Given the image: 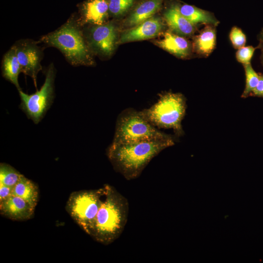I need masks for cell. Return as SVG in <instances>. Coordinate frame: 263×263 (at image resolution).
<instances>
[{"label":"cell","mask_w":263,"mask_h":263,"mask_svg":"<svg viewBox=\"0 0 263 263\" xmlns=\"http://www.w3.org/2000/svg\"><path fill=\"white\" fill-rule=\"evenodd\" d=\"M175 139L112 143L107 155L115 171L126 180L138 178L150 162L164 149L174 145Z\"/></svg>","instance_id":"cell-1"},{"label":"cell","mask_w":263,"mask_h":263,"mask_svg":"<svg viewBox=\"0 0 263 263\" xmlns=\"http://www.w3.org/2000/svg\"><path fill=\"white\" fill-rule=\"evenodd\" d=\"M101 206L90 236L96 242L109 245L121 235L127 223L128 199L113 187L105 184Z\"/></svg>","instance_id":"cell-2"},{"label":"cell","mask_w":263,"mask_h":263,"mask_svg":"<svg viewBox=\"0 0 263 263\" xmlns=\"http://www.w3.org/2000/svg\"><path fill=\"white\" fill-rule=\"evenodd\" d=\"M81 26L73 15L60 27L42 36L38 41L58 49L73 66L92 65L94 61Z\"/></svg>","instance_id":"cell-3"},{"label":"cell","mask_w":263,"mask_h":263,"mask_svg":"<svg viewBox=\"0 0 263 263\" xmlns=\"http://www.w3.org/2000/svg\"><path fill=\"white\" fill-rule=\"evenodd\" d=\"M187 108L186 100L180 93L167 92L158 101L141 112L144 117L157 128L172 129L175 135L184 133L182 126Z\"/></svg>","instance_id":"cell-4"},{"label":"cell","mask_w":263,"mask_h":263,"mask_svg":"<svg viewBox=\"0 0 263 263\" xmlns=\"http://www.w3.org/2000/svg\"><path fill=\"white\" fill-rule=\"evenodd\" d=\"M175 139L151 124L140 111L132 108L123 111L118 116L112 143H124L154 140Z\"/></svg>","instance_id":"cell-5"},{"label":"cell","mask_w":263,"mask_h":263,"mask_svg":"<svg viewBox=\"0 0 263 263\" xmlns=\"http://www.w3.org/2000/svg\"><path fill=\"white\" fill-rule=\"evenodd\" d=\"M104 192V186L97 189L75 191L70 195L67 201V212L88 235L94 226Z\"/></svg>","instance_id":"cell-6"},{"label":"cell","mask_w":263,"mask_h":263,"mask_svg":"<svg viewBox=\"0 0 263 263\" xmlns=\"http://www.w3.org/2000/svg\"><path fill=\"white\" fill-rule=\"evenodd\" d=\"M56 70L53 64L48 67L44 82L34 94H28L21 90L19 91L21 99L20 108L27 117L38 124L53 102Z\"/></svg>","instance_id":"cell-7"},{"label":"cell","mask_w":263,"mask_h":263,"mask_svg":"<svg viewBox=\"0 0 263 263\" xmlns=\"http://www.w3.org/2000/svg\"><path fill=\"white\" fill-rule=\"evenodd\" d=\"M38 41L29 39L17 41L13 45L21 67V72L30 76L37 87V77L42 70L43 52Z\"/></svg>","instance_id":"cell-8"},{"label":"cell","mask_w":263,"mask_h":263,"mask_svg":"<svg viewBox=\"0 0 263 263\" xmlns=\"http://www.w3.org/2000/svg\"><path fill=\"white\" fill-rule=\"evenodd\" d=\"M86 41L90 47L98 54L109 56L113 52L116 41V32L114 25L106 22L94 25L90 29Z\"/></svg>","instance_id":"cell-9"},{"label":"cell","mask_w":263,"mask_h":263,"mask_svg":"<svg viewBox=\"0 0 263 263\" xmlns=\"http://www.w3.org/2000/svg\"><path fill=\"white\" fill-rule=\"evenodd\" d=\"M109 0H86L78 5L76 19L82 26L85 24L99 25L106 23L109 14Z\"/></svg>","instance_id":"cell-10"},{"label":"cell","mask_w":263,"mask_h":263,"mask_svg":"<svg viewBox=\"0 0 263 263\" xmlns=\"http://www.w3.org/2000/svg\"><path fill=\"white\" fill-rule=\"evenodd\" d=\"M161 19L152 17L124 32L118 43L148 39L157 36L163 30Z\"/></svg>","instance_id":"cell-11"},{"label":"cell","mask_w":263,"mask_h":263,"mask_svg":"<svg viewBox=\"0 0 263 263\" xmlns=\"http://www.w3.org/2000/svg\"><path fill=\"white\" fill-rule=\"evenodd\" d=\"M35 208L22 198L12 195L0 202L1 215L14 221H26L34 215Z\"/></svg>","instance_id":"cell-12"},{"label":"cell","mask_w":263,"mask_h":263,"mask_svg":"<svg viewBox=\"0 0 263 263\" xmlns=\"http://www.w3.org/2000/svg\"><path fill=\"white\" fill-rule=\"evenodd\" d=\"M164 18L169 29L180 36L191 35L195 30V26L180 13L179 4H171L164 13Z\"/></svg>","instance_id":"cell-13"},{"label":"cell","mask_w":263,"mask_h":263,"mask_svg":"<svg viewBox=\"0 0 263 263\" xmlns=\"http://www.w3.org/2000/svg\"><path fill=\"white\" fill-rule=\"evenodd\" d=\"M156 44L168 52L180 58L187 57L190 53V43L185 38L170 32H166L163 38Z\"/></svg>","instance_id":"cell-14"},{"label":"cell","mask_w":263,"mask_h":263,"mask_svg":"<svg viewBox=\"0 0 263 263\" xmlns=\"http://www.w3.org/2000/svg\"><path fill=\"white\" fill-rule=\"evenodd\" d=\"M164 0H146L135 8L126 20L128 26L133 27L153 17L161 8Z\"/></svg>","instance_id":"cell-15"},{"label":"cell","mask_w":263,"mask_h":263,"mask_svg":"<svg viewBox=\"0 0 263 263\" xmlns=\"http://www.w3.org/2000/svg\"><path fill=\"white\" fill-rule=\"evenodd\" d=\"M2 74L14 84L18 91L21 90L19 83V75L21 72L16 49L14 45L3 56L1 65Z\"/></svg>","instance_id":"cell-16"},{"label":"cell","mask_w":263,"mask_h":263,"mask_svg":"<svg viewBox=\"0 0 263 263\" xmlns=\"http://www.w3.org/2000/svg\"><path fill=\"white\" fill-rule=\"evenodd\" d=\"M180 13L193 25L217 26L219 21L210 12L188 4H179Z\"/></svg>","instance_id":"cell-17"},{"label":"cell","mask_w":263,"mask_h":263,"mask_svg":"<svg viewBox=\"0 0 263 263\" xmlns=\"http://www.w3.org/2000/svg\"><path fill=\"white\" fill-rule=\"evenodd\" d=\"M12 195L22 198L35 208L39 199V189L34 182L23 175L13 187Z\"/></svg>","instance_id":"cell-18"},{"label":"cell","mask_w":263,"mask_h":263,"mask_svg":"<svg viewBox=\"0 0 263 263\" xmlns=\"http://www.w3.org/2000/svg\"><path fill=\"white\" fill-rule=\"evenodd\" d=\"M216 30L214 26L207 25L195 38L194 46L199 55L208 56L216 45Z\"/></svg>","instance_id":"cell-19"},{"label":"cell","mask_w":263,"mask_h":263,"mask_svg":"<svg viewBox=\"0 0 263 263\" xmlns=\"http://www.w3.org/2000/svg\"><path fill=\"white\" fill-rule=\"evenodd\" d=\"M23 175L6 163L0 164V184L13 188Z\"/></svg>","instance_id":"cell-20"},{"label":"cell","mask_w":263,"mask_h":263,"mask_svg":"<svg viewBox=\"0 0 263 263\" xmlns=\"http://www.w3.org/2000/svg\"><path fill=\"white\" fill-rule=\"evenodd\" d=\"M243 65L245 75V85L241 97L246 98L250 96L257 85L259 79V74L254 70L251 63Z\"/></svg>","instance_id":"cell-21"},{"label":"cell","mask_w":263,"mask_h":263,"mask_svg":"<svg viewBox=\"0 0 263 263\" xmlns=\"http://www.w3.org/2000/svg\"><path fill=\"white\" fill-rule=\"evenodd\" d=\"M136 0H109L110 15L113 17L121 16L128 11Z\"/></svg>","instance_id":"cell-22"},{"label":"cell","mask_w":263,"mask_h":263,"mask_svg":"<svg viewBox=\"0 0 263 263\" xmlns=\"http://www.w3.org/2000/svg\"><path fill=\"white\" fill-rule=\"evenodd\" d=\"M229 39L236 49H239L244 46L246 43V36L239 28L234 26L229 33Z\"/></svg>","instance_id":"cell-23"},{"label":"cell","mask_w":263,"mask_h":263,"mask_svg":"<svg viewBox=\"0 0 263 263\" xmlns=\"http://www.w3.org/2000/svg\"><path fill=\"white\" fill-rule=\"evenodd\" d=\"M256 48L257 47L255 48L252 46H244L238 49L236 53L237 61L243 65L250 63Z\"/></svg>","instance_id":"cell-24"},{"label":"cell","mask_w":263,"mask_h":263,"mask_svg":"<svg viewBox=\"0 0 263 263\" xmlns=\"http://www.w3.org/2000/svg\"><path fill=\"white\" fill-rule=\"evenodd\" d=\"M13 188L0 184V202H2L12 195Z\"/></svg>","instance_id":"cell-25"},{"label":"cell","mask_w":263,"mask_h":263,"mask_svg":"<svg viewBox=\"0 0 263 263\" xmlns=\"http://www.w3.org/2000/svg\"><path fill=\"white\" fill-rule=\"evenodd\" d=\"M250 95L263 97V75L259 74V79L257 85Z\"/></svg>","instance_id":"cell-26"},{"label":"cell","mask_w":263,"mask_h":263,"mask_svg":"<svg viewBox=\"0 0 263 263\" xmlns=\"http://www.w3.org/2000/svg\"><path fill=\"white\" fill-rule=\"evenodd\" d=\"M258 39L259 40V44L257 48L261 50V56L260 59L261 63L263 66V28L261 30V32L258 36Z\"/></svg>","instance_id":"cell-27"}]
</instances>
